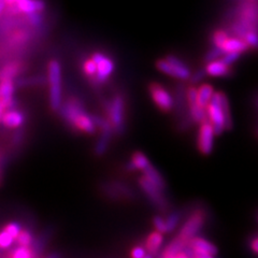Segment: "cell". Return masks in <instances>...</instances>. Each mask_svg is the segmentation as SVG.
<instances>
[{"instance_id":"cell-1","label":"cell","mask_w":258,"mask_h":258,"mask_svg":"<svg viewBox=\"0 0 258 258\" xmlns=\"http://www.w3.org/2000/svg\"><path fill=\"white\" fill-rule=\"evenodd\" d=\"M47 83L50 91V106L53 111L61 107V67L58 60L52 59L47 66Z\"/></svg>"},{"instance_id":"cell-2","label":"cell","mask_w":258,"mask_h":258,"mask_svg":"<svg viewBox=\"0 0 258 258\" xmlns=\"http://www.w3.org/2000/svg\"><path fill=\"white\" fill-rule=\"evenodd\" d=\"M156 67L163 74L176 79L188 80L191 76L190 70L186 64L173 55H169L166 58L158 59Z\"/></svg>"},{"instance_id":"cell-3","label":"cell","mask_w":258,"mask_h":258,"mask_svg":"<svg viewBox=\"0 0 258 258\" xmlns=\"http://www.w3.org/2000/svg\"><path fill=\"white\" fill-rule=\"evenodd\" d=\"M106 111L113 131L122 134L125 126V101L123 97L116 95L110 102H107Z\"/></svg>"},{"instance_id":"cell-4","label":"cell","mask_w":258,"mask_h":258,"mask_svg":"<svg viewBox=\"0 0 258 258\" xmlns=\"http://www.w3.org/2000/svg\"><path fill=\"white\" fill-rule=\"evenodd\" d=\"M205 221L206 213L204 210H196L195 212L191 213V215L188 217V220L184 223L176 238L188 245L189 241L195 238L198 231L203 228Z\"/></svg>"},{"instance_id":"cell-5","label":"cell","mask_w":258,"mask_h":258,"mask_svg":"<svg viewBox=\"0 0 258 258\" xmlns=\"http://www.w3.org/2000/svg\"><path fill=\"white\" fill-rule=\"evenodd\" d=\"M207 116L208 120L211 124L214 135H222L225 131V119L223 112L221 109V104L219 101V96H217V92H214L211 101L207 107Z\"/></svg>"},{"instance_id":"cell-6","label":"cell","mask_w":258,"mask_h":258,"mask_svg":"<svg viewBox=\"0 0 258 258\" xmlns=\"http://www.w3.org/2000/svg\"><path fill=\"white\" fill-rule=\"evenodd\" d=\"M96 63V83H104L114 71V61L107 55L100 52H96L91 57Z\"/></svg>"},{"instance_id":"cell-7","label":"cell","mask_w":258,"mask_h":258,"mask_svg":"<svg viewBox=\"0 0 258 258\" xmlns=\"http://www.w3.org/2000/svg\"><path fill=\"white\" fill-rule=\"evenodd\" d=\"M150 94L153 101L155 102L156 106L164 112L171 111L173 108V98L169 92L158 83L150 84Z\"/></svg>"},{"instance_id":"cell-8","label":"cell","mask_w":258,"mask_h":258,"mask_svg":"<svg viewBox=\"0 0 258 258\" xmlns=\"http://www.w3.org/2000/svg\"><path fill=\"white\" fill-rule=\"evenodd\" d=\"M214 132L213 128L210 124L209 120L200 124L199 133H198V149L203 153L204 155L211 154L213 150V142H214Z\"/></svg>"},{"instance_id":"cell-9","label":"cell","mask_w":258,"mask_h":258,"mask_svg":"<svg viewBox=\"0 0 258 258\" xmlns=\"http://www.w3.org/2000/svg\"><path fill=\"white\" fill-rule=\"evenodd\" d=\"M139 184L142 190L145 192V195L149 197V199L154 204V206L161 210L166 209L167 201L163 195V190L157 188L154 185H152L147 179H144L143 176H141L139 179Z\"/></svg>"},{"instance_id":"cell-10","label":"cell","mask_w":258,"mask_h":258,"mask_svg":"<svg viewBox=\"0 0 258 258\" xmlns=\"http://www.w3.org/2000/svg\"><path fill=\"white\" fill-rule=\"evenodd\" d=\"M187 246L190 249L191 254L207 255V256L213 257L217 253V247L214 244H212L210 241L200 237H195L194 239H191Z\"/></svg>"},{"instance_id":"cell-11","label":"cell","mask_w":258,"mask_h":258,"mask_svg":"<svg viewBox=\"0 0 258 258\" xmlns=\"http://www.w3.org/2000/svg\"><path fill=\"white\" fill-rule=\"evenodd\" d=\"M25 116L23 113L18 110H8L2 118V123L9 128H19L24 124Z\"/></svg>"},{"instance_id":"cell-12","label":"cell","mask_w":258,"mask_h":258,"mask_svg":"<svg viewBox=\"0 0 258 258\" xmlns=\"http://www.w3.org/2000/svg\"><path fill=\"white\" fill-rule=\"evenodd\" d=\"M204 70L206 75L211 77H228L231 75V68L226 66L220 59L208 62Z\"/></svg>"},{"instance_id":"cell-13","label":"cell","mask_w":258,"mask_h":258,"mask_svg":"<svg viewBox=\"0 0 258 258\" xmlns=\"http://www.w3.org/2000/svg\"><path fill=\"white\" fill-rule=\"evenodd\" d=\"M221 50L225 53H238L241 54L248 50V46L242 39L239 38H227V40L221 46Z\"/></svg>"},{"instance_id":"cell-14","label":"cell","mask_w":258,"mask_h":258,"mask_svg":"<svg viewBox=\"0 0 258 258\" xmlns=\"http://www.w3.org/2000/svg\"><path fill=\"white\" fill-rule=\"evenodd\" d=\"M45 4L42 2H30V0H21L15 2V8L18 11L26 13L27 15L32 13H40L44 10Z\"/></svg>"},{"instance_id":"cell-15","label":"cell","mask_w":258,"mask_h":258,"mask_svg":"<svg viewBox=\"0 0 258 258\" xmlns=\"http://www.w3.org/2000/svg\"><path fill=\"white\" fill-rule=\"evenodd\" d=\"M143 177L144 179H147L152 185H154V186H156L157 188L161 189L163 191L166 188V183H165L164 177L161 176V174L158 172L157 169L153 167L152 165L143 171Z\"/></svg>"},{"instance_id":"cell-16","label":"cell","mask_w":258,"mask_h":258,"mask_svg":"<svg viewBox=\"0 0 258 258\" xmlns=\"http://www.w3.org/2000/svg\"><path fill=\"white\" fill-rule=\"evenodd\" d=\"M214 94L213 86L211 84H203L197 88V102L201 108L207 109Z\"/></svg>"},{"instance_id":"cell-17","label":"cell","mask_w":258,"mask_h":258,"mask_svg":"<svg viewBox=\"0 0 258 258\" xmlns=\"http://www.w3.org/2000/svg\"><path fill=\"white\" fill-rule=\"evenodd\" d=\"M151 166L149 158L142 152H135L132 156V161L128 165L129 170H141L142 172Z\"/></svg>"},{"instance_id":"cell-18","label":"cell","mask_w":258,"mask_h":258,"mask_svg":"<svg viewBox=\"0 0 258 258\" xmlns=\"http://www.w3.org/2000/svg\"><path fill=\"white\" fill-rule=\"evenodd\" d=\"M163 242H164V237L161 233L157 231L152 232L148 237L147 242H145V248H147V252L149 253V255L153 256L154 254H156L158 252V249L160 248V246L163 245Z\"/></svg>"},{"instance_id":"cell-19","label":"cell","mask_w":258,"mask_h":258,"mask_svg":"<svg viewBox=\"0 0 258 258\" xmlns=\"http://www.w3.org/2000/svg\"><path fill=\"white\" fill-rule=\"evenodd\" d=\"M217 96H219V101H220L221 109H222L224 119H225V129L230 131V129L232 128V118H231V114H230L228 98L223 92H217Z\"/></svg>"},{"instance_id":"cell-20","label":"cell","mask_w":258,"mask_h":258,"mask_svg":"<svg viewBox=\"0 0 258 258\" xmlns=\"http://www.w3.org/2000/svg\"><path fill=\"white\" fill-rule=\"evenodd\" d=\"M126 185L122 183H112L108 187H106V191L109 194L111 197H126L131 198L133 196L132 190H129Z\"/></svg>"},{"instance_id":"cell-21","label":"cell","mask_w":258,"mask_h":258,"mask_svg":"<svg viewBox=\"0 0 258 258\" xmlns=\"http://www.w3.org/2000/svg\"><path fill=\"white\" fill-rule=\"evenodd\" d=\"M21 71H23V66L20 62H12L7 64L6 67L0 69V81L12 80L13 77L18 76Z\"/></svg>"},{"instance_id":"cell-22","label":"cell","mask_w":258,"mask_h":258,"mask_svg":"<svg viewBox=\"0 0 258 258\" xmlns=\"http://www.w3.org/2000/svg\"><path fill=\"white\" fill-rule=\"evenodd\" d=\"M15 92V84L12 80L0 81V99L13 98Z\"/></svg>"},{"instance_id":"cell-23","label":"cell","mask_w":258,"mask_h":258,"mask_svg":"<svg viewBox=\"0 0 258 258\" xmlns=\"http://www.w3.org/2000/svg\"><path fill=\"white\" fill-rule=\"evenodd\" d=\"M47 82L46 78L42 76L38 77H30V78H22L16 81V85L20 87H25V86H32V85H42Z\"/></svg>"},{"instance_id":"cell-24","label":"cell","mask_w":258,"mask_h":258,"mask_svg":"<svg viewBox=\"0 0 258 258\" xmlns=\"http://www.w3.org/2000/svg\"><path fill=\"white\" fill-rule=\"evenodd\" d=\"M16 242H18L19 245L22 247H29L32 243V235L31 232L28 229H21V231L19 232L18 237H16Z\"/></svg>"},{"instance_id":"cell-25","label":"cell","mask_w":258,"mask_h":258,"mask_svg":"<svg viewBox=\"0 0 258 258\" xmlns=\"http://www.w3.org/2000/svg\"><path fill=\"white\" fill-rule=\"evenodd\" d=\"M228 35L224 29H217L214 31V34L212 36V42L215 47L221 48V46L224 44V42L227 40Z\"/></svg>"},{"instance_id":"cell-26","label":"cell","mask_w":258,"mask_h":258,"mask_svg":"<svg viewBox=\"0 0 258 258\" xmlns=\"http://www.w3.org/2000/svg\"><path fill=\"white\" fill-rule=\"evenodd\" d=\"M180 222V213H172L167 217V220H165V225H166V232H171L175 229Z\"/></svg>"},{"instance_id":"cell-27","label":"cell","mask_w":258,"mask_h":258,"mask_svg":"<svg viewBox=\"0 0 258 258\" xmlns=\"http://www.w3.org/2000/svg\"><path fill=\"white\" fill-rule=\"evenodd\" d=\"M11 258H35V255L32 253L30 247L20 246L14 249L11 255Z\"/></svg>"},{"instance_id":"cell-28","label":"cell","mask_w":258,"mask_h":258,"mask_svg":"<svg viewBox=\"0 0 258 258\" xmlns=\"http://www.w3.org/2000/svg\"><path fill=\"white\" fill-rule=\"evenodd\" d=\"M14 238L5 228L0 232V248H8L12 245Z\"/></svg>"},{"instance_id":"cell-29","label":"cell","mask_w":258,"mask_h":258,"mask_svg":"<svg viewBox=\"0 0 258 258\" xmlns=\"http://www.w3.org/2000/svg\"><path fill=\"white\" fill-rule=\"evenodd\" d=\"M83 71L84 74L90 78L93 79L95 81V77H96V63L93 61L92 58H88L84 61L83 63Z\"/></svg>"},{"instance_id":"cell-30","label":"cell","mask_w":258,"mask_h":258,"mask_svg":"<svg viewBox=\"0 0 258 258\" xmlns=\"http://www.w3.org/2000/svg\"><path fill=\"white\" fill-rule=\"evenodd\" d=\"M224 55V52L219 47L213 46L212 50H210L206 56H205V60L208 62H211L214 60H219L222 58V56Z\"/></svg>"},{"instance_id":"cell-31","label":"cell","mask_w":258,"mask_h":258,"mask_svg":"<svg viewBox=\"0 0 258 258\" xmlns=\"http://www.w3.org/2000/svg\"><path fill=\"white\" fill-rule=\"evenodd\" d=\"M243 41L246 43L248 47H253L255 48L257 46V35H256V30H249L246 32V35L243 38Z\"/></svg>"},{"instance_id":"cell-32","label":"cell","mask_w":258,"mask_h":258,"mask_svg":"<svg viewBox=\"0 0 258 258\" xmlns=\"http://www.w3.org/2000/svg\"><path fill=\"white\" fill-rule=\"evenodd\" d=\"M240 55L241 54H238V53H225L222 56V58L220 60L222 62H224L226 66L230 67V64H232L236 60H238V58L240 57Z\"/></svg>"},{"instance_id":"cell-33","label":"cell","mask_w":258,"mask_h":258,"mask_svg":"<svg viewBox=\"0 0 258 258\" xmlns=\"http://www.w3.org/2000/svg\"><path fill=\"white\" fill-rule=\"evenodd\" d=\"M153 224H154L155 229L157 232L161 233V235L166 232V225H165V220L163 219V217L155 216L154 220H153Z\"/></svg>"},{"instance_id":"cell-34","label":"cell","mask_w":258,"mask_h":258,"mask_svg":"<svg viewBox=\"0 0 258 258\" xmlns=\"http://www.w3.org/2000/svg\"><path fill=\"white\" fill-rule=\"evenodd\" d=\"M27 20L30 23L31 26H38L42 22V18L41 15H40V13H32L27 15Z\"/></svg>"},{"instance_id":"cell-35","label":"cell","mask_w":258,"mask_h":258,"mask_svg":"<svg viewBox=\"0 0 258 258\" xmlns=\"http://www.w3.org/2000/svg\"><path fill=\"white\" fill-rule=\"evenodd\" d=\"M206 76H207V75H206L205 70H199L198 72H196L195 75L190 76V78H189L188 80L190 81V83L194 85V84H197L198 82H200V81L203 80Z\"/></svg>"},{"instance_id":"cell-36","label":"cell","mask_w":258,"mask_h":258,"mask_svg":"<svg viewBox=\"0 0 258 258\" xmlns=\"http://www.w3.org/2000/svg\"><path fill=\"white\" fill-rule=\"evenodd\" d=\"M145 255H147V252H145V249L143 247L136 246L133 248V251H132L133 258H143Z\"/></svg>"},{"instance_id":"cell-37","label":"cell","mask_w":258,"mask_h":258,"mask_svg":"<svg viewBox=\"0 0 258 258\" xmlns=\"http://www.w3.org/2000/svg\"><path fill=\"white\" fill-rule=\"evenodd\" d=\"M252 249H253V252L255 254H257V252H258V239L256 237H254V239L252 240Z\"/></svg>"},{"instance_id":"cell-38","label":"cell","mask_w":258,"mask_h":258,"mask_svg":"<svg viewBox=\"0 0 258 258\" xmlns=\"http://www.w3.org/2000/svg\"><path fill=\"white\" fill-rule=\"evenodd\" d=\"M6 7H7V5H6V0H0V16H2L3 12L5 11Z\"/></svg>"},{"instance_id":"cell-39","label":"cell","mask_w":258,"mask_h":258,"mask_svg":"<svg viewBox=\"0 0 258 258\" xmlns=\"http://www.w3.org/2000/svg\"><path fill=\"white\" fill-rule=\"evenodd\" d=\"M6 111H7V110H6V108L4 107V104L2 103V101H0V122H2V118H3V116H4Z\"/></svg>"},{"instance_id":"cell-40","label":"cell","mask_w":258,"mask_h":258,"mask_svg":"<svg viewBox=\"0 0 258 258\" xmlns=\"http://www.w3.org/2000/svg\"><path fill=\"white\" fill-rule=\"evenodd\" d=\"M175 258H189V255H188L186 252H185V251H183V252L177 254Z\"/></svg>"},{"instance_id":"cell-41","label":"cell","mask_w":258,"mask_h":258,"mask_svg":"<svg viewBox=\"0 0 258 258\" xmlns=\"http://www.w3.org/2000/svg\"><path fill=\"white\" fill-rule=\"evenodd\" d=\"M45 258H59V256H58L57 254H51V255H48V256L45 257Z\"/></svg>"},{"instance_id":"cell-42","label":"cell","mask_w":258,"mask_h":258,"mask_svg":"<svg viewBox=\"0 0 258 258\" xmlns=\"http://www.w3.org/2000/svg\"><path fill=\"white\" fill-rule=\"evenodd\" d=\"M143 258H153V256H151V255L148 254V255H145Z\"/></svg>"}]
</instances>
